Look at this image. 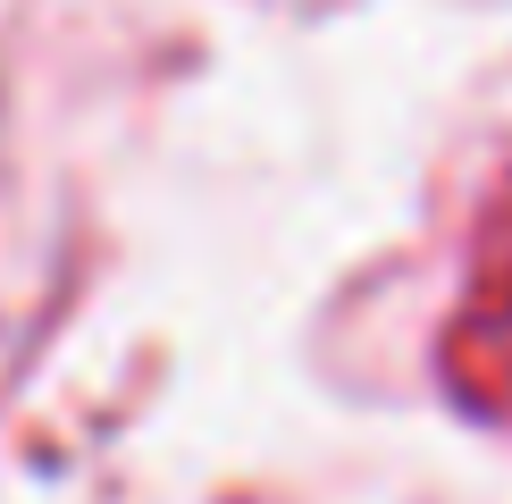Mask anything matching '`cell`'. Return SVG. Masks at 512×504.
<instances>
[{
  "label": "cell",
  "mask_w": 512,
  "mask_h": 504,
  "mask_svg": "<svg viewBox=\"0 0 512 504\" xmlns=\"http://www.w3.org/2000/svg\"><path fill=\"white\" fill-rule=\"evenodd\" d=\"M454 362H462V378H471V404L512 437V177H504L496 210L479 219L471 269H462Z\"/></svg>",
  "instance_id": "cell-1"
}]
</instances>
